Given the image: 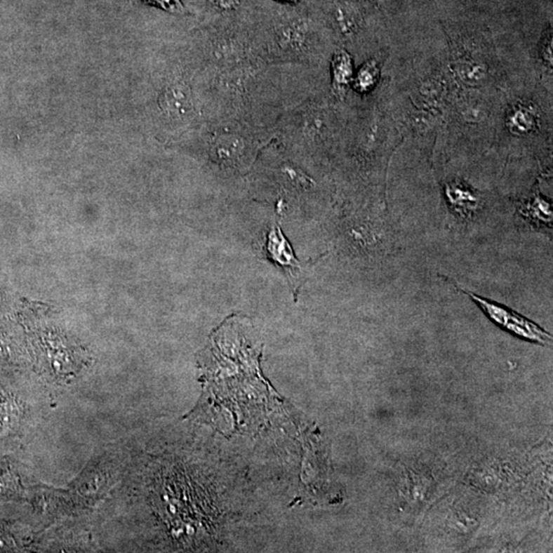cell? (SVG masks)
<instances>
[{
  "label": "cell",
  "mask_w": 553,
  "mask_h": 553,
  "mask_svg": "<svg viewBox=\"0 0 553 553\" xmlns=\"http://www.w3.org/2000/svg\"><path fill=\"white\" fill-rule=\"evenodd\" d=\"M160 106L171 116L184 117L192 109L191 93L182 84H173L162 93Z\"/></svg>",
  "instance_id": "7a4b0ae2"
},
{
  "label": "cell",
  "mask_w": 553,
  "mask_h": 553,
  "mask_svg": "<svg viewBox=\"0 0 553 553\" xmlns=\"http://www.w3.org/2000/svg\"><path fill=\"white\" fill-rule=\"evenodd\" d=\"M512 126L516 127L517 131L526 133L532 126V117L526 112L514 114L512 119Z\"/></svg>",
  "instance_id": "52a82bcc"
},
{
  "label": "cell",
  "mask_w": 553,
  "mask_h": 553,
  "mask_svg": "<svg viewBox=\"0 0 553 553\" xmlns=\"http://www.w3.org/2000/svg\"><path fill=\"white\" fill-rule=\"evenodd\" d=\"M378 64L374 61L368 62L359 71L356 81H354V86L360 91H370L378 82Z\"/></svg>",
  "instance_id": "277c9868"
},
{
  "label": "cell",
  "mask_w": 553,
  "mask_h": 553,
  "mask_svg": "<svg viewBox=\"0 0 553 553\" xmlns=\"http://www.w3.org/2000/svg\"><path fill=\"white\" fill-rule=\"evenodd\" d=\"M284 1L296 2L298 0H284Z\"/></svg>",
  "instance_id": "9c48e42d"
},
{
  "label": "cell",
  "mask_w": 553,
  "mask_h": 553,
  "mask_svg": "<svg viewBox=\"0 0 553 553\" xmlns=\"http://www.w3.org/2000/svg\"><path fill=\"white\" fill-rule=\"evenodd\" d=\"M448 196H449L450 201L458 207H466L465 202H467V204L474 205V203L477 201L472 194L461 187H451L448 189Z\"/></svg>",
  "instance_id": "5b68a950"
},
{
  "label": "cell",
  "mask_w": 553,
  "mask_h": 553,
  "mask_svg": "<svg viewBox=\"0 0 553 553\" xmlns=\"http://www.w3.org/2000/svg\"><path fill=\"white\" fill-rule=\"evenodd\" d=\"M146 4L161 8L162 10L171 13H184L185 8L180 0H142Z\"/></svg>",
  "instance_id": "8992f818"
},
{
  "label": "cell",
  "mask_w": 553,
  "mask_h": 553,
  "mask_svg": "<svg viewBox=\"0 0 553 553\" xmlns=\"http://www.w3.org/2000/svg\"><path fill=\"white\" fill-rule=\"evenodd\" d=\"M211 1L216 8L225 11L233 10L238 4V0H211Z\"/></svg>",
  "instance_id": "ba28073f"
},
{
  "label": "cell",
  "mask_w": 553,
  "mask_h": 553,
  "mask_svg": "<svg viewBox=\"0 0 553 553\" xmlns=\"http://www.w3.org/2000/svg\"><path fill=\"white\" fill-rule=\"evenodd\" d=\"M333 80L336 88H343L352 79V64L351 58L345 51H340L334 55Z\"/></svg>",
  "instance_id": "3957f363"
},
{
  "label": "cell",
  "mask_w": 553,
  "mask_h": 553,
  "mask_svg": "<svg viewBox=\"0 0 553 553\" xmlns=\"http://www.w3.org/2000/svg\"><path fill=\"white\" fill-rule=\"evenodd\" d=\"M448 280L454 285L455 288L461 293L465 294L472 302L478 305L479 309L487 314L495 324L503 328L506 331L532 342L541 343V345H550L552 342V336L550 333L521 314L512 311L509 307H504L488 298L477 295L476 293H472L468 290L461 288L457 283L450 279Z\"/></svg>",
  "instance_id": "6da1fadb"
}]
</instances>
